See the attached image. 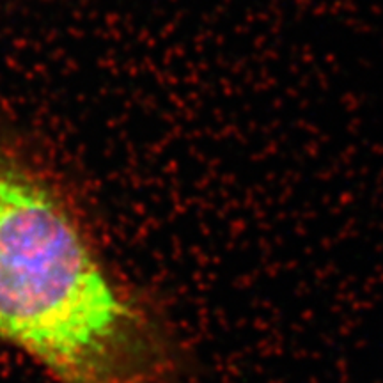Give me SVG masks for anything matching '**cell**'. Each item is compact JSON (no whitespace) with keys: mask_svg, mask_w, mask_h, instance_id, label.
Wrapping results in <instances>:
<instances>
[{"mask_svg":"<svg viewBox=\"0 0 383 383\" xmlns=\"http://www.w3.org/2000/svg\"><path fill=\"white\" fill-rule=\"evenodd\" d=\"M0 339L59 383H149L155 328L45 187L0 169Z\"/></svg>","mask_w":383,"mask_h":383,"instance_id":"6da1fadb","label":"cell"}]
</instances>
